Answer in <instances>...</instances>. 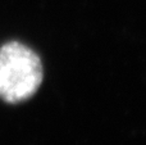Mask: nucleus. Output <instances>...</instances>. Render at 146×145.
<instances>
[{
  "label": "nucleus",
  "mask_w": 146,
  "mask_h": 145,
  "mask_svg": "<svg viewBox=\"0 0 146 145\" xmlns=\"http://www.w3.org/2000/svg\"><path fill=\"white\" fill-rule=\"evenodd\" d=\"M42 81L40 58L17 41L0 49V98L8 103H19L36 92Z\"/></svg>",
  "instance_id": "nucleus-1"
}]
</instances>
